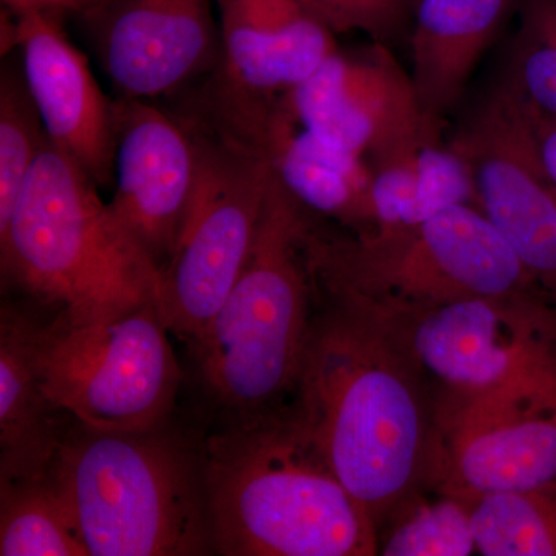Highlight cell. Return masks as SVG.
Masks as SVG:
<instances>
[{
  "label": "cell",
  "mask_w": 556,
  "mask_h": 556,
  "mask_svg": "<svg viewBox=\"0 0 556 556\" xmlns=\"http://www.w3.org/2000/svg\"><path fill=\"white\" fill-rule=\"evenodd\" d=\"M219 61L207 115L236 118L273 105L338 50L336 33L300 0H215Z\"/></svg>",
  "instance_id": "14"
},
{
  "label": "cell",
  "mask_w": 556,
  "mask_h": 556,
  "mask_svg": "<svg viewBox=\"0 0 556 556\" xmlns=\"http://www.w3.org/2000/svg\"><path fill=\"white\" fill-rule=\"evenodd\" d=\"M535 115L538 152L552 186L556 190V118Z\"/></svg>",
  "instance_id": "27"
},
{
  "label": "cell",
  "mask_w": 556,
  "mask_h": 556,
  "mask_svg": "<svg viewBox=\"0 0 556 556\" xmlns=\"http://www.w3.org/2000/svg\"><path fill=\"white\" fill-rule=\"evenodd\" d=\"M0 555L90 556L72 508L49 473L0 482Z\"/></svg>",
  "instance_id": "21"
},
{
  "label": "cell",
  "mask_w": 556,
  "mask_h": 556,
  "mask_svg": "<svg viewBox=\"0 0 556 556\" xmlns=\"http://www.w3.org/2000/svg\"><path fill=\"white\" fill-rule=\"evenodd\" d=\"M219 134L262 156L281 188L314 217L334 219L353 232L375 229L371 166L300 126L278 100Z\"/></svg>",
  "instance_id": "17"
},
{
  "label": "cell",
  "mask_w": 556,
  "mask_h": 556,
  "mask_svg": "<svg viewBox=\"0 0 556 556\" xmlns=\"http://www.w3.org/2000/svg\"><path fill=\"white\" fill-rule=\"evenodd\" d=\"M214 551L225 556H371L379 529L294 408L229 422L201 447Z\"/></svg>",
  "instance_id": "2"
},
{
  "label": "cell",
  "mask_w": 556,
  "mask_h": 556,
  "mask_svg": "<svg viewBox=\"0 0 556 556\" xmlns=\"http://www.w3.org/2000/svg\"><path fill=\"white\" fill-rule=\"evenodd\" d=\"M49 141L28 90L21 56L20 61L3 62L0 72V230L9 225L22 189Z\"/></svg>",
  "instance_id": "23"
},
{
  "label": "cell",
  "mask_w": 556,
  "mask_h": 556,
  "mask_svg": "<svg viewBox=\"0 0 556 556\" xmlns=\"http://www.w3.org/2000/svg\"><path fill=\"white\" fill-rule=\"evenodd\" d=\"M470 507L478 554L556 556V485L489 493Z\"/></svg>",
  "instance_id": "22"
},
{
  "label": "cell",
  "mask_w": 556,
  "mask_h": 556,
  "mask_svg": "<svg viewBox=\"0 0 556 556\" xmlns=\"http://www.w3.org/2000/svg\"><path fill=\"white\" fill-rule=\"evenodd\" d=\"M448 144L470 170L479 211L556 299V190L538 152L533 110L504 73Z\"/></svg>",
  "instance_id": "11"
},
{
  "label": "cell",
  "mask_w": 556,
  "mask_h": 556,
  "mask_svg": "<svg viewBox=\"0 0 556 556\" xmlns=\"http://www.w3.org/2000/svg\"><path fill=\"white\" fill-rule=\"evenodd\" d=\"M457 204L477 206L473 181L442 135L372 166L375 229L412 228Z\"/></svg>",
  "instance_id": "20"
},
{
  "label": "cell",
  "mask_w": 556,
  "mask_h": 556,
  "mask_svg": "<svg viewBox=\"0 0 556 556\" xmlns=\"http://www.w3.org/2000/svg\"><path fill=\"white\" fill-rule=\"evenodd\" d=\"M314 318L292 408L376 526L426 485L422 379L383 325L332 299Z\"/></svg>",
  "instance_id": "1"
},
{
  "label": "cell",
  "mask_w": 556,
  "mask_h": 556,
  "mask_svg": "<svg viewBox=\"0 0 556 556\" xmlns=\"http://www.w3.org/2000/svg\"><path fill=\"white\" fill-rule=\"evenodd\" d=\"M214 9L215 0H102L80 16L118 97L150 101L215 72Z\"/></svg>",
  "instance_id": "13"
},
{
  "label": "cell",
  "mask_w": 556,
  "mask_h": 556,
  "mask_svg": "<svg viewBox=\"0 0 556 556\" xmlns=\"http://www.w3.org/2000/svg\"><path fill=\"white\" fill-rule=\"evenodd\" d=\"M336 35L362 33L375 42L396 38L408 17V0H300Z\"/></svg>",
  "instance_id": "26"
},
{
  "label": "cell",
  "mask_w": 556,
  "mask_h": 556,
  "mask_svg": "<svg viewBox=\"0 0 556 556\" xmlns=\"http://www.w3.org/2000/svg\"><path fill=\"white\" fill-rule=\"evenodd\" d=\"M478 552L470 503L438 492L434 500L409 497L380 541L383 556H470Z\"/></svg>",
  "instance_id": "24"
},
{
  "label": "cell",
  "mask_w": 556,
  "mask_h": 556,
  "mask_svg": "<svg viewBox=\"0 0 556 556\" xmlns=\"http://www.w3.org/2000/svg\"><path fill=\"white\" fill-rule=\"evenodd\" d=\"M113 215L156 268L166 266L200 170L192 124L150 101H113Z\"/></svg>",
  "instance_id": "15"
},
{
  "label": "cell",
  "mask_w": 556,
  "mask_h": 556,
  "mask_svg": "<svg viewBox=\"0 0 556 556\" xmlns=\"http://www.w3.org/2000/svg\"><path fill=\"white\" fill-rule=\"evenodd\" d=\"M375 318L442 397L478 396L556 371V299L544 289Z\"/></svg>",
  "instance_id": "9"
},
{
  "label": "cell",
  "mask_w": 556,
  "mask_h": 556,
  "mask_svg": "<svg viewBox=\"0 0 556 556\" xmlns=\"http://www.w3.org/2000/svg\"><path fill=\"white\" fill-rule=\"evenodd\" d=\"M311 249L318 287L375 317L543 289L473 204L412 228L353 236H329L314 223Z\"/></svg>",
  "instance_id": "6"
},
{
  "label": "cell",
  "mask_w": 556,
  "mask_h": 556,
  "mask_svg": "<svg viewBox=\"0 0 556 556\" xmlns=\"http://www.w3.org/2000/svg\"><path fill=\"white\" fill-rule=\"evenodd\" d=\"M159 302L115 318L40 324L38 364L47 396L70 419L101 431L166 427L182 372Z\"/></svg>",
  "instance_id": "7"
},
{
  "label": "cell",
  "mask_w": 556,
  "mask_h": 556,
  "mask_svg": "<svg viewBox=\"0 0 556 556\" xmlns=\"http://www.w3.org/2000/svg\"><path fill=\"white\" fill-rule=\"evenodd\" d=\"M98 189L49 141L0 230L3 280L75 324L159 302L160 269Z\"/></svg>",
  "instance_id": "4"
},
{
  "label": "cell",
  "mask_w": 556,
  "mask_h": 556,
  "mask_svg": "<svg viewBox=\"0 0 556 556\" xmlns=\"http://www.w3.org/2000/svg\"><path fill=\"white\" fill-rule=\"evenodd\" d=\"M278 104L300 126L371 167L442 135L420 108L408 70L382 42L361 53L336 50Z\"/></svg>",
  "instance_id": "12"
},
{
  "label": "cell",
  "mask_w": 556,
  "mask_h": 556,
  "mask_svg": "<svg viewBox=\"0 0 556 556\" xmlns=\"http://www.w3.org/2000/svg\"><path fill=\"white\" fill-rule=\"evenodd\" d=\"M314 222L273 178L247 263L222 308L190 345L204 393L226 424L273 415L295 396L318 288L311 249Z\"/></svg>",
  "instance_id": "3"
},
{
  "label": "cell",
  "mask_w": 556,
  "mask_h": 556,
  "mask_svg": "<svg viewBox=\"0 0 556 556\" xmlns=\"http://www.w3.org/2000/svg\"><path fill=\"white\" fill-rule=\"evenodd\" d=\"M61 16L31 10L7 22V53L17 50L51 144L100 188L113 186L115 116L86 56L65 35Z\"/></svg>",
  "instance_id": "16"
},
{
  "label": "cell",
  "mask_w": 556,
  "mask_h": 556,
  "mask_svg": "<svg viewBox=\"0 0 556 556\" xmlns=\"http://www.w3.org/2000/svg\"><path fill=\"white\" fill-rule=\"evenodd\" d=\"M40 324L11 303L0 309V482L43 477L68 430L40 379Z\"/></svg>",
  "instance_id": "18"
},
{
  "label": "cell",
  "mask_w": 556,
  "mask_h": 556,
  "mask_svg": "<svg viewBox=\"0 0 556 556\" xmlns=\"http://www.w3.org/2000/svg\"><path fill=\"white\" fill-rule=\"evenodd\" d=\"M200 144L195 190L170 257L160 273L159 306L189 346L203 334L239 278L257 237L273 170L247 146L192 121Z\"/></svg>",
  "instance_id": "8"
},
{
  "label": "cell",
  "mask_w": 556,
  "mask_h": 556,
  "mask_svg": "<svg viewBox=\"0 0 556 556\" xmlns=\"http://www.w3.org/2000/svg\"><path fill=\"white\" fill-rule=\"evenodd\" d=\"M504 75L533 112L556 118V0H525Z\"/></svg>",
  "instance_id": "25"
},
{
  "label": "cell",
  "mask_w": 556,
  "mask_h": 556,
  "mask_svg": "<svg viewBox=\"0 0 556 556\" xmlns=\"http://www.w3.org/2000/svg\"><path fill=\"white\" fill-rule=\"evenodd\" d=\"M10 16L20 17L31 10H40L43 0H2Z\"/></svg>",
  "instance_id": "29"
},
{
  "label": "cell",
  "mask_w": 556,
  "mask_h": 556,
  "mask_svg": "<svg viewBox=\"0 0 556 556\" xmlns=\"http://www.w3.org/2000/svg\"><path fill=\"white\" fill-rule=\"evenodd\" d=\"M510 0H419L409 51L420 108L434 126L463 100L485 51L503 27Z\"/></svg>",
  "instance_id": "19"
},
{
  "label": "cell",
  "mask_w": 556,
  "mask_h": 556,
  "mask_svg": "<svg viewBox=\"0 0 556 556\" xmlns=\"http://www.w3.org/2000/svg\"><path fill=\"white\" fill-rule=\"evenodd\" d=\"M102 0H43L40 10L51 11V13L62 16L65 13L84 14L93 9Z\"/></svg>",
  "instance_id": "28"
},
{
  "label": "cell",
  "mask_w": 556,
  "mask_h": 556,
  "mask_svg": "<svg viewBox=\"0 0 556 556\" xmlns=\"http://www.w3.org/2000/svg\"><path fill=\"white\" fill-rule=\"evenodd\" d=\"M426 485L467 503L556 485V371L478 396L442 397Z\"/></svg>",
  "instance_id": "10"
},
{
  "label": "cell",
  "mask_w": 556,
  "mask_h": 556,
  "mask_svg": "<svg viewBox=\"0 0 556 556\" xmlns=\"http://www.w3.org/2000/svg\"><path fill=\"white\" fill-rule=\"evenodd\" d=\"M90 556H195L214 551L201 452L167 434L75 422L47 470Z\"/></svg>",
  "instance_id": "5"
}]
</instances>
